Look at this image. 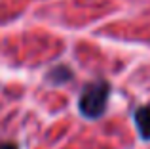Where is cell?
Listing matches in <instances>:
<instances>
[{
    "instance_id": "cell-4",
    "label": "cell",
    "mask_w": 150,
    "mask_h": 149,
    "mask_svg": "<svg viewBox=\"0 0 150 149\" xmlns=\"http://www.w3.org/2000/svg\"><path fill=\"white\" fill-rule=\"evenodd\" d=\"M0 149H19L15 142H0Z\"/></svg>"
},
{
    "instance_id": "cell-2",
    "label": "cell",
    "mask_w": 150,
    "mask_h": 149,
    "mask_svg": "<svg viewBox=\"0 0 150 149\" xmlns=\"http://www.w3.org/2000/svg\"><path fill=\"white\" fill-rule=\"evenodd\" d=\"M133 119H135L137 130H139L141 138L150 142V105H141L135 109L133 113Z\"/></svg>"
},
{
    "instance_id": "cell-1",
    "label": "cell",
    "mask_w": 150,
    "mask_h": 149,
    "mask_svg": "<svg viewBox=\"0 0 150 149\" xmlns=\"http://www.w3.org/2000/svg\"><path fill=\"white\" fill-rule=\"evenodd\" d=\"M110 82L108 80H93L89 84H86L80 92L78 97V109H80L82 117L86 119H101L106 111L108 105V97H110Z\"/></svg>"
},
{
    "instance_id": "cell-3",
    "label": "cell",
    "mask_w": 150,
    "mask_h": 149,
    "mask_svg": "<svg viewBox=\"0 0 150 149\" xmlns=\"http://www.w3.org/2000/svg\"><path fill=\"white\" fill-rule=\"evenodd\" d=\"M72 77H74L72 69L63 65V63H59V65H53V67L46 73V82H50V84H53V86H61V84H67L69 80H72Z\"/></svg>"
}]
</instances>
